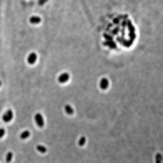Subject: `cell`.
Here are the masks:
<instances>
[{
  "label": "cell",
  "instance_id": "obj_1",
  "mask_svg": "<svg viewBox=\"0 0 163 163\" xmlns=\"http://www.w3.org/2000/svg\"><path fill=\"white\" fill-rule=\"evenodd\" d=\"M35 121L38 123V126H40V128L43 126V118H42V115H35Z\"/></svg>",
  "mask_w": 163,
  "mask_h": 163
},
{
  "label": "cell",
  "instance_id": "obj_2",
  "mask_svg": "<svg viewBox=\"0 0 163 163\" xmlns=\"http://www.w3.org/2000/svg\"><path fill=\"white\" fill-rule=\"evenodd\" d=\"M37 150L42 153V155H45V153H47V148H45L43 145H37Z\"/></svg>",
  "mask_w": 163,
  "mask_h": 163
},
{
  "label": "cell",
  "instance_id": "obj_3",
  "mask_svg": "<svg viewBox=\"0 0 163 163\" xmlns=\"http://www.w3.org/2000/svg\"><path fill=\"white\" fill-rule=\"evenodd\" d=\"M5 160H7L8 163H10V161L13 160V153H12V152H7V155H5Z\"/></svg>",
  "mask_w": 163,
  "mask_h": 163
},
{
  "label": "cell",
  "instance_id": "obj_4",
  "mask_svg": "<svg viewBox=\"0 0 163 163\" xmlns=\"http://www.w3.org/2000/svg\"><path fill=\"white\" fill-rule=\"evenodd\" d=\"M161 161H163L161 153H156V155H155V163H161Z\"/></svg>",
  "mask_w": 163,
  "mask_h": 163
},
{
  "label": "cell",
  "instance_id": "obj_5",
  "mask_svg": "<svg viewBox=\"0 0 163 163\" xmlns=\"http://www.w3.org/2000/svg\"><path fill=\"white\" fill-rule=\"evenodd\" d=\"M12 115H13V113L12 112H5V115H3V120H12Z\"/></svg>",
  "mask_w": 163,
  "mask_h": 163
},
{
  "label": "cell",
  "instance_id": "obj_6",
  "mask_svg": "<svg viewBox=\"0 0 163 163\" xmlns=\"http://www.w3.org/2000/svg\"><path fill=\"white\" fill-rule=\"evenodd\" d=\"M28 137H30L28 132H22V133H20V138H22V140H25V138H28Z\"/></svg>",
  "mask_w": 163,
  "mask_h": 163
},
{
  "label": "cell",
  "instance_id": "obj_7",
  "mask_svg": "<svg viewBox=\"0 0 163 163\" xmlns=\"http://www.w3.org/2000/svg\"><path fill=\"white\" fill-rule=\"evenodd\" d=\"M85 142H87V138H85V137H80V140H78V145H80V147H83V145H85Z\"/></svg>",
  "mask_w": 163,
  "mask_h": 163
},
{
  "label": "cell",
  "instance_id": "obj_8",
  "mask_svg": "<svg viewBox=\"0 0 163 163\" xmlns=\"http://www.w3.org/2000/svg\"><path fill=\"white\" fill-rule=\"evenodd\" d=\"M3 135H5V130H3V128H0V138H2Z\"/></svg>",
  "mask_w": 163,
  "mask_h": 163
}]
</instances>
